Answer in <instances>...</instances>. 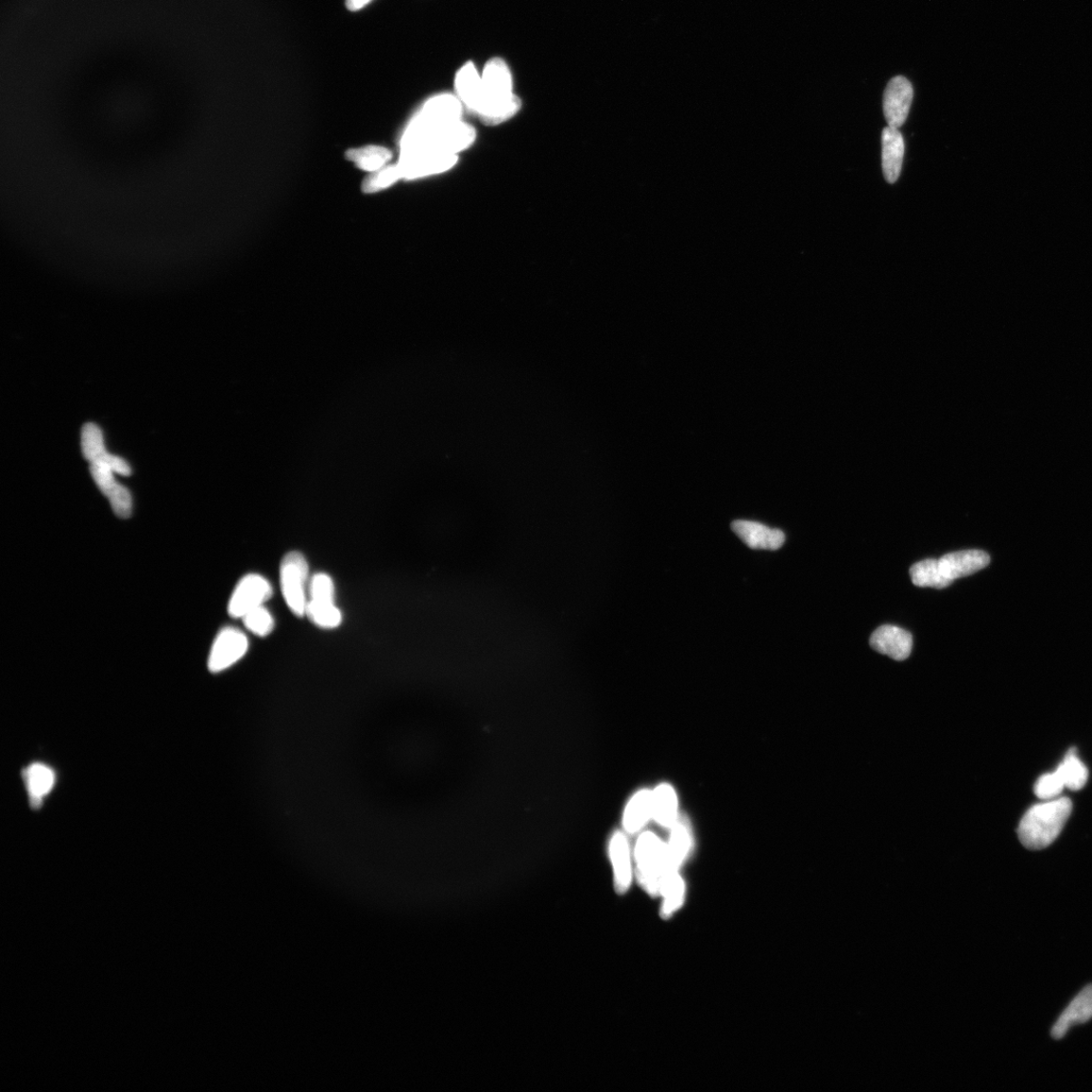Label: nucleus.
I'll list each match as a JSON object with an SVG mask.
<instances>
[{
  "mask_svg": "<svg viewBox=\"0 0 1092 1092\" xmlns=\"http://www.w3.org/2000/svg\"><path fill=\"white\" fill-rule=\"evenodd\" d=\"M475 140V129L464 119L453 121L422 106L404 131L398 163L441 157L459 158Z\"/></svg>",
  "mask_w": 1092,
  "mask_h": 1092,
  "instance_id": "1",
  "label": "nucleus"
},
{
  "mask_svg": "<svg viewBox=\"0 0 1092 1092\" xmlns=\"http://www.w3.org/2000/svg\"><path fill=\"white\" fill-rule=\"evenodd\" d=\"M483 101L477 114L488 127L500 126L514 118L522 108V101L514 94V77L507 63L500 58L491 59L482 74Z\"/></svg>",
  "mask_w": 1092,
  "mask_h": 1092,
  "instance_id": "2",
  "label": "nucleus"
},
{
  "mask_svg": "<svg viewBox=\"0 0 1092 1092\" xmlns=\"http://www.w3.org/2000/svg\"><path fill=\"white\" fill-rule=\"evenodd\" d=\"M1072 811L1067 797L1052 799L1030 808L1018 830L1020 843L1030 850L1048 848L1062 831Z\"/></svg>",
  "mask_w": 1092,
  "mask_h": 1092,
  "instance_id": "3",
  "label": "nucleus"
},
{
  "mask_svg": "<svg viewBox=\"0 0 1092 1092\" xmlns=\"http://www.w3.org/2000/svg\"><path fill=\"white\" fill-rule=\"evenodd\" d=\"M637 873L643 890L652 896L662 894L671 872L664 845L653 832L640 835L636 846Z\"/></svg>",
  "mask_w": 1092,
  "mask_h": 1092,
  "instance_id": "4",
  "label": "nucleus"
},
{
  "mask_svg": "<svg viewBox=\"0 0 1092 1092\" xmlns=\"http://www.w3.org/2000/svg\"><path fill=\"white\" fill-rule=\"evenodd\" d=\"M281 588L286 605L298 618L305 616L308 604L309 565L299 552L284 556L280 569Z\"/></svg>",
  "mask_w": 1092,
  "mask_h": 1092,
  "instance_id": "5",
  "label": "nucleus"
},
{
  "mask_svg": "<svg viewBox=\"0 0 1092 1092\" xmlns=\"http://www.w3.org/2000/svg\"><path fill=\"white\" fill-rule=\"evenodd\" d=\"M273 594L267 579L259 574H249L236 586L228 605L233 619H243L248 612L264 605Z\"/></svg>",
  "mask_w": 1092,
  "mask_h": 1092,
  "instance_id": "6",
  "label": "nucleus"
},
{
  "mask_svg": "<svg viewBox=\"0 0 1092 1092\" xmlns=\"http://www.w3.org/2000/svg\"><path fill=\"white\" fill-rule=\"evenodd\" d=\"M247 637L235 627L221 629L217 636L209 656V670L220 673L241 661L247 653Z\"/></svg>",
  "mask_w": 1092,
  "mask_h": 1092,
  "instance_id": "7",
  "label": "nucleus"
},
{
  "mask_svg": "<svg viewBox=\"0 0 1092 1092\" xmlns=\"http://www.w3.org/2000/svg\"><path fill=\"white\" fill-rule=\"evenodd\" d=\"M913 99V85L906 77L896 76L887 84L884 92L883 110L890 127L899 129L906 123Z\"/></svg>",
  "mask_w": 1092,
  "mask_h": 1092,
  "instance_id": "8",
  "label": "nucleus"
},
{
  "mask_svg": "<svg viewBox=\"0 0 1092 1092\" xmlns=\"http://www.w3.org/2000/svg\"><path fill=\"white\" fill-rule=\"evenodd\" d=\"M913 643V636L909 631L893 625L879 627L870 639L873 650L895 661L907 660L911 656Z\"/></svg>",
  "mask_w": 1092,
  "mask_h": 1092,
  "instance_id": "9",
  "label": "nucleus"
},
{
  "mask_svg": "<svg viewBox=\"0 0 1092 1092\" xmlns=\"http://www.w3.org/2000/svg\"><path fill=\"white\" fill-rule=\"evenodd\" d=\"M1090 1019H1092V984L1085 986L1068 1004L1054 1023L1051 1035L1055 1040H1061L1072 1027L1083 1025Z\"/></svg>",
  "mask_w": 1092,
  "mask_h": 1092,
  "instance_id": "10",
  "label": "nucleus"
},
{
  "mask_svg": "<svg viewBox=\"0 0 1092 1092\" xmlns=\"http://www.w3.org/2000/svg\"><path fill=\"white\" fill-rule=\"evenodd\" d=\"M735 533L750 549L777 551L785 542V535L761 523L737 520L731 524Z\"/></svg>",
  "mask_w": 1092,
  "mask_h": 1092,
  "instance_id": "11",
  "label": "nucleus"
},
{
  "mask_svg": "<svg viewBox=\"0 0 1092 1092\" xmlns=\"http://www.w3.org/2000/svg\"><path fill=\"white\" fill-rule=\"evenodd\" d=\"M943 574L951 579L974 575L991 564V556L983 551L969 550L948 554L938 559Z\"/></svg>",
  "mask_w": 1092,
  "mask_h": 1092,
  "instance_id": "12",
  "label": "nucleus"
},
{
  "mask_svg": "<svg viewBox=\"0 0 1092 1092\" xmlns=\"http://www.w3.org/2000/svg\"><path fill=\"white\" fill-rule=\"evenodd\" d=\"M454 89L465 110L477 116L483 101V80L472 62L466 63L456 73Z\"/></svg>",
  "mask_w": 1092,
  "mask_h": 1092,
  "instance_id": "13",
  "label": "nucleus"
},
{
  "mask_svg": "<svg viewBox=\"0 0 1092 1092\" xmlns=\"http://www.w3.org/2000/svg\"><path fill=\"white\" fill-rule=\"evenodd\" d=\"M904 150L906 146L898 129L886 127L882 132V169L889 183H895L900 177Z\"/></svg>",
  "mask_w": 1092,
  "mask_h": 1092,
  "instance_id": "14",
  "label": "nucleus"
},
{
  "mask_svg": "<svg viewBox=\"0 0 1092 1092\" xmlns=\"http://www.w3.org/2000/svg\"><path fill=\"white\" fill-rule=\"evenodd\" d=\"M609 854L614 870L617 892L623 894L629 889L633 874H631L630 848L622 832L618 831L613 834L609 845Z\"/></svg>",
  "mask_w": 1092,
  "mask_h": 1092,
  "instance_id": "15",
  "label": "nucleus"
},
{
  "mask_svg": "<svg viewBox=\"0 0 1092 1092\" xmlns=\"http://www.w3.org/2000/svg\"><path fill=\"white\" fill-rule=\"evenodd\" d=\"M653 817V792L641 790L627 805L623 814V826L627 832L640 831Z\"/></svg>",
  "mask_w": 1092,
  "mask_h": 1092,
  "instance_id": "16",
  "label": "nucleus"
},
{
  "mask_svg": "<svg viewBox=\"0 0 1092 1092\" xmlns=\"http://www.w3.org/2000/svg\"><path fill=\"white\" fill-rule=\"evenodd\" d=\"M653 817L663 828H672L678 821V799L669 784H661L653 792Z\"/></svg>",
  "mask_w": 1092,
  "mask_h": 1092,
  "instance_id": "17",
  "label": "nucleus"
},
{
  "mask_svg": "<svg viewBox=\"0 0 1092 1092\" xmlns=\"http://www.w3.org/2000/svg\"><path fill=\"white\" fill-rule=\"evenodd\" d=\"M910 575L914 585L917 587L945 589L953 583L943 574L938 559L928 558L916 562L911 568Z\"/></svg>",
  "mask_w": 1092,
  "mask_h": 1092,
  "instance_id": "18",
  "label": "nucleus"
},
{
  "mask_svg": "<svg viewBox=\"0 0 1092 1092\" xmlns=\"http://www.w3.org/2000/svg\"><path fill=\"white\" fill-rule=\"evenodd\" d=\"M691 832L689 826L682 819L678 818L672 827L670 843L667 845V854L671 872H678L680 867L686 860L691 848Z\"/></svg>",
  "mask_w": 1092,
  "mask_h": 1092,
  "instance_id": "19",
  "label": "nucleus"
},
{
  "mask_svg": "<svg viewBox=\"0 0 1092 1092\" xmlns=\"http://www.w3.org/2000/svg\"><path fill=\"white\" fill-rule=\"evenodd\" d=\"M346 158L358 168L375 173L388 164L392 153L382 146H367L347 151Z\"/></svg>",
  "mask_w": 1092,
  "mask_h": 1092,
  "instance_id": "20",
  "label": "nucleus"
},
{
  "mask_svg": "<svg viewBox=\"0 0 1092 1092\" xmlns=\"http://www.w3.org/2000/svg\"><path fill=\"white\" fill-rule=\"evenodd\" d=\"M24 776L32 802H40L54 787L55 775L43 764L31 765Z\"/></svg>",
  "mask_w": 1092,
  "mask_h": 1092,
  "instance_id": "21",
  "label": "nucleus"
},
{
  "mask_svg": "<svg viewBox=\"0 0 1092 1092\" xmlns=\"http://www.w3.org/2000/svg\"><path fill=\"white\" fill-rule=\"evenodd\" d=\"M1060 773L1065 788L1072 791H1079L1085 787L1088 779V770L1079 759L1077 748H1071L1062 764L1056 770Z\"/></svg>",
  "mask_w": 1092,
  "mask_h": 1092,
  "instance_id": "22",
  "label": "nucleus"
},
{
  "mask_svg": "<svg viewBox=\"0 0 1092 1092\" xmlns=\"http://www.w3.org/2000/svg\"><path fill=\"white\" fill-rule=\"evenodd\" d=\"M98 489L109 499L115 514L123 519H127L132 515L133 499L130 491L122 485H119L115 475L111 476L105 482L97 485Z\"/></svg>",
  "mask_w": 1092,
  "mask_h": 1092,
  "instance_id": "23",
  "label": "nucleus"
},
{
  "mask_svg": "<svg viewBox=\"0 0 1092 1092\" xmlns=\"http://www.w3.org/2000/svg\"><path fill=\"white\" fill-rule=\"evenodd\" d=\"M305 617L324 629L337 628L343 622V613L332 602L309 600L305 607Z\"/></svg>",
  "mask_w": 1092,
  "mask_h": 1092,
  "instance_id": "24",
  "label": "nucleus"
},
{
  "mask_svg": "<svg viewBox=\"0 0 1092 1092\" xmlns=\"http://www.w3.org/2000/svg\"><path fill=\"white\" fill-rule=\"evenodd\" d=\"M685 885L678 872L672 873L667 880H665L662 892L664 901L661 914L662 918H668L682 906L684 900Z\"/></svg>",
  "mask_w": 1092,
  "mask_h": 1092,
  "instance_id": "25",
  "label": "nucleus"
},
{
  "mask_svg": "<svg viewBox=\"0 0 1092 1092\" xmlns=\"http://www.w3.org/2000/svg\"><path fill=\"white\" fill-rule=\"evenodd\" d=\"M81 447L84 458L89 460L91 464L96 462L99 456L106 452L104 437H102L98 426L94 423L83 426Z\"/></svg>",
  "mask_w": 1092,
  "mask_h": 1092,
  "instance_id": "26",
  "label": "nucleus"
},
{
  "mask_svg": "<svg viewBox=\"0 0 1092 1092\" xmlns=\"http://www.w3.org/2000/svg\"><path fill=\"white\" fill-rule=\"evenodd\" d=\"M400 179L403 178L398 164H388L367 178L363 183V191L367 194L377 193L388 189Z\"/></svg>",
  "mask_w": 1092,
  "mask_h": 1092,
  "instance_id": "27",
  "label": "nucleus"
},
{
  "mask_svg": "<svg viewBox=\"0 0 1092 1092\" xmlns=\"http://www.w3.org/2000/svg\"><path fill=\"white\" fill-rule=\"evenodd\" d=\"M245 627L255 636L265 638L272 633L276 622L264 605L248 612L242 619Z\"/></svg>",
  "mask_w": 1092,
  "mask_h": 1092,
  "instance_id": "28",
  "label": "nucleus"
},
{
  "mask_svg": "<svg viewBox=\"0 0 1092 1092\" xmlns=\"http://www.w3.org/2000/svg\"><path fill=\"white\" fill-rule=\"evenodd\" d=\"M309 594V600L335 603V586L332 578L324 573L315 574L310 579Z\"/></svg>",
  "mask_w": 1092,
  "mask_h": 1092,
  "instance_id": "29",
  "label": "nucleus"
},
{
  "mask_svg": "<svg viewBox=\"0 0 1092 1092\" xmlns=\"http://www.w3.org/2000/svg\"><path fill=\"white\" fill-rule=\"evenodd\" d=\"M1065 785L1057 771L1040 777L1035 785V794L1042 800H1052L1060 796Z\"/></svg>",
  "mask_w": 1092,
  "mask_h": 1092,
  "instance_id": "30",
  "label": "nucleus"
},
{
  "mask_svg": "<svg viewBox=\"0 0 1092 1092\" xmlns=\"http://www.w3.org/2000/svg\"><path fill=\"white\" fill-rule=\"evenodd\" d=\"M94 463H99L106 466L116 473L128 476L132 473L130 466L121 457H117L108 453H102ZM93 464V463H92Z\"/></svg>",
  "mask_w": 1092,
  "mask_h": 1092,
  "instance_id": "31",
  "label": "nucleus"
},
{
  "mask_svg": "<svg viewBox=\"0 0 1092 1092\" xmlns=\"http://www.w3.org/2000/svg\"><path fill=\"white\" fill-rule=\"evenodd\" d=\"M372 0H346V7L351 11H358L370 4Z\"/></svg>",
  "mask_w": 1092,
  "mask_h": 1092,
  "instance_id": "32",
  "label": "nucleus"
}]
</instances>
